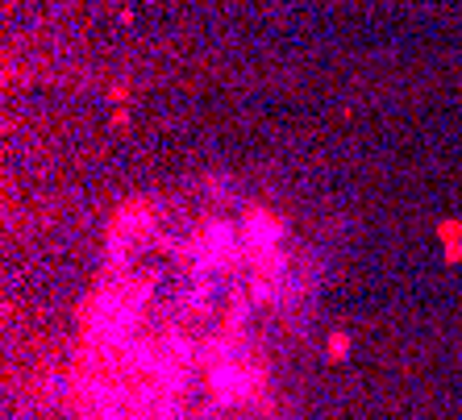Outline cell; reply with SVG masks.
Instances as JSON below:
<instances>
[{"mask_svg": "<svg viewBox=\"0 0 462 420\" xmlns=\"http://www.w3.org/2000/svg\"><path fill=\"white\" fill-rule=\"evenodd\" d=\"M242 242H246L250 250H258V254H267V250L280 246V221L267 213H250L246 229H242Z\"/></svg>", "mask_w": 462, "mask_h": 420, "instance_id": "cell-2", "label": "cell"}, {"mask_svg": "<svg viewBox=\"0 0 462 420\" xmlns=\"http://www.w3.org/2000/svg\"><path fill=\"white\" fill-rule=\"evenodd\" d=\"M200 267H226L229 259L237 254V246H234V229L226 225V221H208L205 225V233H200Z\"/></svg>", "mask_w": 462, "mask_h": 420, "instance_id": "cell-1", "label": "cell"}]
</instances>
